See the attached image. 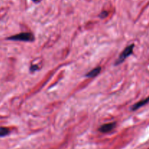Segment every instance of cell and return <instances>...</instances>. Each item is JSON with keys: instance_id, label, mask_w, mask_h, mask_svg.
I'll return each mask as SVG.
<instances>
[{"instance_id": "cell-1", "label": "cell", "mask_w": 149, "mask_h": 149, "mask_svg": "<svg viewBox=\"0 0 149 149\" xmlns=\"http://www.w3.org/2000/svg\"><path fill=\"white\" fill-rule=\"evenodd\" d=\"M10 40L14 41H23V42H33L34 41V35L30 32H23L18 34L13 35L7 38Z\"/></svg>"}, {"instance_id": "cell-2", "label": "cell", "mask_w": 149, "mask_h": 149, "mask_svg": "<svg viewBox=\"0 0 149 149\" xmlns=\"http://www.w3.org/2000/svg\"><path fill=\"white\" fill-rule=\"evenodd\" d=\"M134 48H135V45H134V44H131V45L126 47V48L124 49V51H122V53L119 55V58H117V60H116V62H115V64H116V65H119V64H122L127 57H129L130 56L132 55V53H133Z\"/></svg>"}, {"instance_id": "cell-3", "label": "cell", "mask_w": 149, "mask_h": 149, "mask_svg": "<svg viewBox=\"0 0 149 149\" xmlns=\"http://www.w3.org/2000/svg\"><path fill=\"white\" fill-rule=\"evenodd\" d=\"M116 125V122H111L109 123V124H105L103 125H101L100 127V128L98 129L99 131H100L101 133H108L111 131L113 129L115 128Z\"/></svg>"}, {"instance_id": "cell-4", "label": "cell", "mask_w": 149, "mask_h": 149, "mask_svg": "<svg viewBox=\"0 0 149 149\" xmlns=\"http://www.w3.org/2000/svg\"><path fill=\"white\" fill-rule=\"evenodd\" d=\"M149 102V96H148L146 99H142V100L139 101V102H136L135 104H134L132 107H131V110L132 111H135L137 110H138L139 108H142V107L145 106L146 105H147Z\"/></svg>"}, {"instance_id": "cell-5", "label": "cell", "mask_w": 149, "mask_h": 149, "mask_svg": "<svg viewBox=\"0 0 149 149\" xmlns=\"http://www.w3.org/2000/svg\"><path fill=\"white\" fill-rule=\"evenodd\" d=\"M100 71H101V67H95V68L93 69V70H92L91 71L89 72L88 73H87V74H86V77H95L100 74Z\"/></svg>"}, {"instance_id": "cell-6", "label": "cell", "mask_w": 149, "mask_h": 149, "mask_svg": "<svg viewBox=\"0 0 149 149\" xmlns=\"http://www.w3.org/2000/svg\"><path fill=\"white\" fill-rule=\"evenodd\" d=\"M10 134V129L7 127H0V137H4Z\"/></svg>"}, {"instance_id": "cell-7", "label": "cell", "mask_w": 149, "mask_h": 149, "mask_svg": "<svg viewBox=\"0 0 149 149\" xmlns=\"http://www.w3.org/2000/svg\"><path fill=\"white\" fill-rule=\"evenodd\" d=\"M108 15H109V13L107 11H103L100 15H99V17L101 18H103L107 17Z\"/></svg>"}, {"instance_id": "cell-8", "label": "cell", "mask_w": 149, "mask_h": 149, "mask_svg": "<svg viewBox=\"0 0 149 149\" xmlns=\"http://www.w3.org/2000/svg\"><path fill=\"white\" fill-rule=\"evenodd\" d=\"M39 69L37 65H31V67H30V70L31 72H35L36 70H37Z\"/></svg>"}, {"instance_id": "cell-9", "label": "cell", "mask_w": 149, "mask_h": 149, "mask_svg": "<svg viewBox=\"0 0 149 149\" xmlns=\"http://www.w3.org/2000/svg\"><path fill=\"white\" fill-rule=\"evenodd\" d=\"M33 1H34V2H36V3H37V2H39V1H41V0H33Z\"/></svg>"}, {"instance_id": "cell-10", "label": "cell", "mask_w": 149, "mask_h": 149, "mask_svg": "<svg viewBox=\"0 0 149 149\" xmlns=\"http://www.w3.org/2000/svg\"><path fill=\"white\" fill-rule=\"evenodd\" d=\"M148 149H149V148H148Z\"/></svg>"}]
</instances>
